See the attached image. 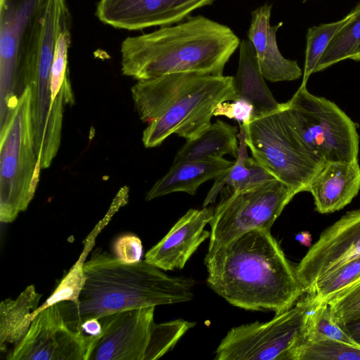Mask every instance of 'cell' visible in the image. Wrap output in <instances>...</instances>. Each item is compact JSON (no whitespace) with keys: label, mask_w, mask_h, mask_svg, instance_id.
<instances>
[{"label":"cell","mask_w":360,"mask_h":360,"mask_svg":"<svg viewBox=\"0 0 360 360\" xmlns=\"http://www.w3.org/2000/svg\"><path fill=\"white\" fill-rule=\"evenodd\" d=\"M233 77L207 75L198 86L182 96L143 131L146 148L160 146L172 134L187 140L199 136L211 125L216 106L235 101Z\"/></svg>","instance_id":"cell-10"},{"label":"cell","mask_w":360,"mask_h":360,"mask_svg":"<svg viewBox=\"0 0 360 360\" xmlns=\"http://www.w3.org/2000/svg\"><path fill=\"white\" fill-rule=\"evenodd\" d=\"M238 129L221 120L215 122L195 139L187 140L178 150L174 162L186 160L223 158L230 155L238 158Z\"/></svg>","instance_id":"cell-21"},{"label":"cell","mask_w":360,"mask_h":360,"mask_svg":"<svg viewBox=\"0 0 360 360\" xmlns=\"http://www.w3.org/2000/svg\"><path fill=\"white\" fill-rule=\"evenodd\" d=\"M352 16V12L351 11L345 17L338 21L323 23L311 27L307 30L302 84H306L309 77L314 73L319 60L333 37L349 22Z\"/></svg>","instance_id":"cell-29"},{"label":"cell","mask_w":360,"mask_h":360,"mask_svg":"<svg viewBox=\"0 0 360 360\" xmlns=\"http://www.w3.org/2000/svg\"><path fill=\"white\" fill-rule=\"evenodd\" d=\"M327 302L333 316L341 326L359 319L360 282L339 293Z\"/></svg>","instance_id":"cell-31"},{"label":"cell","mask_w":360,"mask_h":360,"mask_svg":"<svg viewBox=\"0 0 360 360\" xmlns=\"http://www.w3.org/2000/svg\"><path fill=\"white\" fill-rule=\"evenodd\" d=\"M97 336L70 328L58 304L40 311L8 360H88Z\"/></svg>","instance_id":"cell-12"},{"label":"cell","mask_w":360,"mask_h":360,"mask_svg":"<svg viewBox=\"0 0 360 360\" xmlns=\"http://www.w3.org/2000/svg\"><path fill=\"white\" fill-rule=\"evenodd\" d=\"M349 22L333 37L319 60L314 73L349 57L360 45V3L352 11Z\"/></svg>","instance_id":"cell-24"},{"label":"cell","mask_w":360,"mask_h":360,"mask_svg":"<svg viewBox=\"0 0 360 360\" xmlns=\"http://www.w3.org/2000/svg\"><path fill=\"white\" fill-rule=\"evenodd\" d=\"M96 234L89 236L86 240L83 252L79 258L63 278L53 293L40 305L37 309L31 313L33 319L41 310L63 301H70L77 304L80 293L84 286L86 276L84 269L85 259L94 245Z\"/></svg>","instance_id":"cell-26"},{"label":"cell","mask_w":360,"mask_h":360,"mask_svg":"<svg viewBox=\"0 0 360 360\" xmlns=\"http://www.w3.org/2000/svg\"><path fill=\"white\" fill-rule=\"evenodd\" d=\"M254 106L249 101L238 98L232 103L227 101L219 103L214 112L213 116H225L234 119L239 124L248 125L253 117Z\"/></svg>","instance_id":"cell-32"},{"label":"cell","mask_w":360,"mask_h":360,"mask_svg":"<svg viewBox=\"0 0 360 360\" xmlns=\"http://www.w3.org/2000/svg\"><path fill=\"white\" fill-rule=\"evenodd\" d=\"M360 282V256L355 257L322 276L311 291L314 300L327 302Z\"/></svg>","instance_id":"cell-27"},{"label":"cell","mask_w":360,"mask_h":360,"mask_svg":"<svg viewBox=\"0 0 360 360\" xmlns=\"http://www.w3.org/2000/svg\"><path fill=\"white\" fill-rule=\"evenodd\" d=\"M311 294L266 322L255 321L229 330L216 349V360H290L304 339Z\"/></svg>","instance_id":"cell-8"},{"label":"cell","mask_w":360,"mask_h":360,"mask_svg":"<svg viewBox=\"0 0 360 360\" xmlns=\"http://www.w3.org/2000/svg\"><path fill=\"white\" fill-rule=\"evenodd\" d=\"M31 89L25 86L1 124L0 221H13L27 210L39 180L31 116Z\"/></svg>","instance_id":"cell-4"},{"label":"cell","mask_w":360,"mask_h":360,"mask_svg":"<svg viewBox=\"0 0 360 360\" xmlns=\"http://www.w3.org/2000/svg\"><path fill=\"white\" fill-rule=\"evenodd\" d=\"M115 257L127 263L141 260L143 246L141 239L134 234H124L118 237L112 245Z\"/></svg>","instance_id":"cell-33"},{"label":"cell","mask_w":360,"mask_h":360,"mask_svg":"<svg viewBox=\"0 0 360 360\" xmlns=\"http://www.w3.org/2000/svg\"><path fill=\"white\" fill-rule=\"evenodd\" d=\"M155 307L122 311L98 319L101 334L88 360H154L172 349L195 323L183 319L157 323Z\"/></svg>","instance_id":"cell-5"},{"label":"cell","mask_w":360,"mask_h":360,"mask_svg":"<svg viewBox=\"0 0 360 360\" xmlns=\"http://www.w3.org/2000/svg\"><path fill=\"white\" fill-rule=\"evenodd\" d=\"M240 43L229 27L197 15L126 38L121 45L122 72L137 80L176 72L221 76Z\"/></svg>","instance_id":"cell-3"},{"label":"cell","mask_w":360,"mask_h":360,"mask_svg":"<svg viewBox=\"0 0 360 360\" xmlns=\"http://www.w3.org/2000/svg\"><path fill=\"white\" fill-rule=\"evenodd\" d=\"M342 326L352 340L360 347V319Z\"/></svg>","instance_id":"cell-35"},{"label":"cell","mask_w":360,"mask_h":360,"mask_svg":"<svg viewBox=\"0 0 360 360\" xmlns=\"http://www.w3.org/2000/svg\"><path fill=\"white\" fill-rule=\"evenodd\" d=\"M238 153L231 169L222 176L215 179L203 203V207L212 203L217 193L224 186L231 187L232 191L248 190L264 183L276 179L271 173L259 165L253 158L248 156L245 141V130L240 125Z\"/></svg>","instance_id":"cell-23"},{"label":"cell","mask_w":360,"mask_h":360,"mask_svg":"<svg viewBox=\"0 0 360 360\" xmlns=\"http://www.w3.org/2000/svg\"><path fill=\"white\" fill-rule=\"evenodd\" d=\"M41 295L30 285L12 300H3L0 304V350L6 352V344L15 345L22 341L31 326V313L39 307Z\"/></svg>","instance_id":"cell-22"},{"label":"cell","mask_w":360,"mask_h":360,"mask_svg":"<svg viewBox=\"0 0 360 360\" xmlns=\"http://www.w3.org/2000/svg\"><path fill=\"white\" fill-rule=\"evenodd\" d=\"M233 164L234 162L224 158L173 163L167 173L147 193L146 200H151L174 192H185L193 195L201 184L222 176Z\"/></svg>","instance_id":"cell-19"},{"label":"cell","mask_w":360,"mask_h":360,"mask_svg":"<svg viewBox=\"0 0 360 360\" xmlns=\"http://www.w3.org/2000/svg\"><path fill=\"white\" fill-rule=\"evenodd\" d=\"M324 339L338 340L357 346L343 326L335 321L328 303L316 301L313 297L306 316L304 340L316 341Z\"/></svg>","instance_id":"cell-25"},{"label":"cell","mask_w":360,"mask_h":360,"mask_svg":"<svg viewBox=\"0 0 360 360\" xmlns=\"http://www.w3.org/2000/svg\"><path fill=\"white\" fill-rule=\"evenodd\" d=\"M295 195L278 179L248 190L232 191L214 208L209 223L208 250L225 245L254 229L270 231Z\"/></svg>","instance_id":"cell-9"},{"label":"cell","mask_w":360,"mask_h":360,"mask_svg":"<svg viewBox=\"0 0 360 360\" xmlns=\"http://www.w3.org/2000/svg\"><path fill=\"white\" fill-rule=\"evenodd\" d=\"M214 0H100L96 15L117 29L140 30L184 21L194 11Z\"/></svg>","instance_id":"cell-14"},{"label":"cell","mask_w":360,"mask_h":360,"mask_svg":"<svg viewBox=\"0 0 360 360\" xmlns=\"http://www.w3.org/2000/svg\"><path fill=\"white\" fill-rule=\"evenodd\" d=\"M281 108L253 119L248 125L240 124L245 141L252 158L276 179L295 194L309 191L326 162L302 146L285 122Z\"/></svg>","instance_id":"cell-7"},{"label":"cell","mask_w":360,"mask_h":360,"mask_svg":"<svg viewBox=\"0 0 360 360\" xmlns=\"http://www.w3.org/2000/svg\"><path fill=\"white\" fill-rule=\"evenodd\" d=\"M349 59L355 60V61H360V45L353 52V53L349 57Z\"/></svg>","instance_id":"cell-37"},{"label":"cell","mask_w":360,"mask_h":360,"mask_svg":"<svg viewBox=\"0 0 360 360\" xmlns=\"http://www.w3.org/2000/svg\"><path fill=\"white\" fill-rule=\"evenodd\" d=\"M281 112L300 143L322 161H354L359 154L356 125L335 103L311 94L302 84Z\"/></svg>","instance_id":"cell-6"},{"label":"cell","mask_w":360,"mask_h":360,"mask_svg":"<svg viewBox=\"0 0 360 360\" xmlns=\"http://www.w3.org/2000/svg\"><path fill=\"white\" fill-rule=\"evenodd\" d=\"M86 283L79 302L57 303L67 326L75 331L91 318L147 307L173 304L193 297L192 278L173 277L145 259L127 263L101 251L84 262Z\"/></svg>","instance_id":"cell-2"},{"label":"cell","mask_w":360,"mask_h":360,"mask_svg":"<svg viewBox=\"0 0 360 360\" xmlns=\"http://www.w3.org/2000/svg\"><path fill=\"white\" fill-rule=\"evenodd\" d=\"M79 330L86 335L98 336L102 331V326L98 319L91 318L80 325Z\"/></svg>","instance_id":"cell-34"},{"label":"cell","mask_w":360,"mask_h":360,"mask_svg":"<svg viewBox=\"0 0 360 360\" xmlns=\"http://www.w3.org/2000/svg\"><path fill=\"white\" fill-rule=\"evenodd\" d=\"M290 360H360V347L331 339L304 340Z\"/></svg>","instance_id":"cell-28"},{"label":"cell","mask_w":360,"mask_h":360,"mask_svg":"<svg viewBox=\"0 0 360 360\" xmlns=\"http://www.w3.org/2000/svg\"><path fill=\"white\" fill-rule=\"evenodd\" d=\"M214 210L207 206L188 210L146 252L145 260L164 271L183 269L199 246L210 238V232L205 227L212 219Z\"/></svg>","instance_id":"cell-15"},{"label":"cell","mask_w":360,"mask_h":360,"mask_svg":"<svg viewBox=\"0 0 360 360\" xmlns=\"http://www.w3.org/2000/svg\"><path fill=\"white\" fill-rule=\"evenodd\" d=\"M45 0H0L1 111L19 96L21 63ZM21 88V87H20Z\"/></svg>","instance_id":"cell-11"},{"label":"cell","mask_w":360,"mask_h":360,"mask_svg":"<svg viewBox=\"0 0 360 360\" xmlns=\"http://www.w3.org/2000/svg\"><path fill=\"white\" fill-rule=\"evenodd\" d=\"M238 48V66L233 77L236 99L252 104V120L278 110L282 103L276 101L266 84L252 44L248 39H242Z\"/></svg>","instance_id":"cell-20"},{"label":"cell","mask_w":360,"mask_h":360,"mask_svg":"<svg viewBox=\"0 0 360 360\" xmlns=\"http://www.w3.org/2000/svg\"><path fill=\"white\" fill-rule=\"evenodd\" d=\"M209 287L229 304L275 314L305 293L293 267L270 231L254 229L207 250Z\"/></svg>","instance_id":"cell-1"},{"label":"cell","mask_w":360,"mask_h":360,"mask_svg":"<svg viewBox=\"0 0 360 360\" xmlns=\"http://www.w3.org/2000/svg\"><path fill=\"white\" fill-rule=\"evenodd\" d=\"M306 1V0H304V1Z\"/></svg>","instance_id":"cell-38"},{"label":"cell","mask_w":360,"mask_h":360,"mask_svg":"<svg viewBox=\"0 0 360 360\" xmlns=\"http://www.w3.org/2000/svg\"><path fill=\"white\" fill-rule=\"evenodd\" d=\"M70 44L69 29L58 36L51 70V90L52 100L56 102L61 91L70 85L68 72V53Z\"/></svg>","instance_id":"cell-30"},{"label":"cell","mask_w":360,"mask_h":360,"mask_svg":"<svg viewBox=\"0 0 360 360\" xmlns=\"http://www.w3.org/2000/svg\"><path fill=\"white\" fill-rule=\"evenodd\" d=\"M360 256V209L347 212L328 227L295 267L306 293L328 272Z\"/></svg>","instance_id":"cell-13"},{"label":"cell","mask_w":360,"mask_h":360,"mask_svg":"<svg viewBox=\"0 0 360 360\" xmlns=\"http://www.w3.org/2000/svg\"><path fill=\"white\" fill-rule=\"evenodd\" d=\"M360 190L357 160L326 162L311 182L309 192L316 210L321 213L340 210L349 204Z\"/></svg>","instance_id":"cell-18"},{"label":"cell","mask_w":360,"mask_h":360,"mask_svg":"<svg viewBox=\"0 0 360 360\" xmlns=\"http://www.w3.org/2000/svg\"><path fill=\"white\" fill-rule=\"evenodd\" d=\"M295 239L306 246H309L311 241V235L308 232L300 233L296 236Z\"/></svg>","instance_id":"cell-36"},{"label":"cell","mask_w":360,"mask_h":360,"mask_svg":"<svg viewBox=\"0 0 360 360\" xmlns=\"http://www.w3.org/2000/svg\"><path fill=\"white\" fill-rule=\"evenodd\" d=\"M271 8L266 4L252 12L248 39L254 48L264 79L271 82L296 80L303 75L302 70L296 60L285 58L280 52L276 32L283 22L271 25Z\"/></svg>","instance_id":"cell-16"},{"label":"cell","mask_w":360,"mask_h":360,"mask_svg":"<svg viewBox=\"0 0 360 360\" xmlns=\"http://www.w3.org/2000/svg\"><path fill=\"white\" fill-rule=\"evenodd\" d=\"M207 75L176 72L138 80L131 88V94L140 119L149 123L158 118L182 96L201 83Z\"/></svg>","instance_id":"cell-17"}]
</instances>
